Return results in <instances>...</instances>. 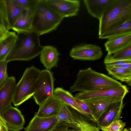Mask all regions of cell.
<instances>
[{
  "instance_id": "37",
  "label": "cell",
  "mask_w": 131,
  "mask_h": 131,
  "mask_svg": "<svg viewBox=\"0 0 131 131\" xmlns=\"http://www.w3.org/2000/svg\"><path fill=\"white\" fill-rule=\"evenodd\" d=\"M114 67L125 69H131V63H127L124 64L118 65Z\"/></svg>"
},
{
  "instance_id": "26",
  "label": "cell",
  "mask_w": 131,
  "mask_h": 131,
  "mask_svg": "<svg viewBox=\"0 0 131 131\" xmlns=\"http://www.w3.org/2000/svg\"><path fill=\"white\" fill-rule=\"evenodd\" d=\"M126 60H131V44L112 54H107L104 63Z\"/></svg>"
},
{
  "instance_id": "3",
  "label": "cell",
  "mask_w": 131,
  "mask_h": 131,
  "mask_svg": "<svg viewBox=\"0 0 131 131\" xmlns=\"http://www.w3.org/2000/svg\"><path fill=\"white\" fill-rule=\"evenodd\" d=\"M48 5L45 0H39L34 12L32 30L39 36L55 30L63 19Z\"/></svg>"
},
{
  "instance_id": "24",
  "label": "cell",
  "mask_w": 131,
  "mask_h": 131,
  "mask_svg": "<svg viewBox=\"0 0 131 131\" xmlns=\"http://www.w3.org/2000/svg\"><path fill=\"white\" fill-rule=\"evenodd\" d=\"M108 74L113 78L122 82H125L131 86V69L117 67H106Z\"/></svg>"
},
{
  "instance_id": "39",
  "label": "cell",
  "mask_w": 131,
  "mask_h": 131,
  "mask_svg": "<svg viewBox=\"0 0 131 131\" xmlns=\"http://www.w3.org/2000/svg\"></svg>"
},
{
  "instance_id": "31",
  "label": "cell",
  "mask_w": 131,
  "mask_h": 131,
  "mask_svg": "<svg viewBox=\"0 0 131 131\" xmlns=\"http://www.w3.org/2000/svg\"><path fill=\"white\" fill-rule=\"evenodd\" d=\"M8 63L6 60L0 61V87L8 77L7 72Z\"/></svg>"
},
{
  "instance_id": "11",
  "label": "cell",
  "mask_w": 131,
  "mask_h": 131,
  "mask_svg": "<svg viewBox=\"0 0 131 131\" xmlns=\"http://www.w3.org/2000/svg\"><path fill=\"white\" fill-rule=\"evenodd\" d=\"M123 100L111 104L100 116L96 122L100 129L101 127L107 126L119 119L124 105Z\"/></svg>"
},
{
  "instance_id": "25",
  "label": "cell",
  "mask_w": 131,
  "mask_h": 131,
  "mask_svg": "<svg viewBox=\"0 0 131 131\" xmlns=\"http://www.w3.org/2000/svg\"><path fill=\"white\" fill-rule=\"evenodd\" d=\"M131 32V19L99 36L100 39H108L125 34Z\"/></svg>"
},
{
  "instance_id": "21",
  "label": "cell",
  "mask_w": 131,
  "mask_h": 131,
  "mask_svg": "<svg viewBox=\"0 0 131 131\" xmlns=\"http://www.w3.org/2000/svg\"><path fill=\"white\" fill-rule=\"evenodd\" d=\"M16 38V32L9 31L5 37L0 40V61L6 60L14 46Z\"/></svg>"
},
{
  "instance_id": "34",
  "label": "cell",
  "mask_w": 131,
  "mask_h": 131,
  "mask_svg": "<svg viewBox=\"0 0 131 131\" xmlns=\"http://www.w3.org/2000/svg\"><path fill=\"white\" fill-rule=\"evenodd\" d=\"M0 131H9L6 123L0 114Z\"/></svg>"
},
{
  "instance_id": "7",
  "label": "cell",
  "mask_w": 131,
  "mask_h": 131,
  "mask_svg": "<svg viewBox=\"0 0 131 131\" xmlns=\"http://www.w3.org/2000/svg\"><path fill=\"white\" fill-rule=\"evenodd\" d=\"M126 86L122 85L115 87L103 89L87 92H80L75 96V98L81 100L117 97L124 98L128 92Z\"/></svg>"
},
{
  "instance_id": "33",
  "label": "cell",
  "mask_w": 131,
  "mask_h": 131,
  "mask_svg": "<svg viewBox=\"0 0 131 131\" xmlns=\"http://www.w3.org/2000/svg\"><path fill=\"white\" fill-rule=\"evenodd\" d=\"M104 63L106 67H110L127 63H131V60L115 61L106 62Z\"/></svg>"
},
{
  "instance_id": "10",
  "label": "cell",
  "mask_w": 131,
  "mask_h": 131,
  "mask_svg": "<svg viewBox=\"0 0 131 131\" xmlns=\"http://www.w3.org/2000/svg\"><path fill=\"white\" fill-rule=\"evenodd\" d=\"M9 131H19L24 128V116L20 111L12 105L5 109L1 114Z\"/></svg>"
},
{
  "instance_id": "15",
  "label": "cell",
  "mask_w": 131,
  "mask_h": 131,
  "mask_svg": "<svg viewBox=\"0 0 131 131\" xmlns=\"http://www.w3.org/2000/svg\"><path fill=\"white\" fill-rule=\"evenodd\" d=\"M53 96L63 103L77 111L87 120L96 123L93 118L82 110L76 101L75 97L69 92L58 87L54 89Z\"/></svg>"
},
{
  "instance_id": "29",
  "label": "cell",
  "mask_w": 131,
  "mask_h": 131,
  "mask_svg": "<svg viewBox=\"0 0 131 131\" xmlns=\"http://www.w3.org/2000/svg\"><path fill=\"white\" fill-rule=\"evenodd\" d=\"M13 1L23 9L34 12L39 0H13Z\"/></svg>"
},
{
  "instance_id": "23",
  "label": "cell",
  "mask_w": 131,
  "mask_h": 131,
  "mask_svg": "<svg viewBox=\"0 0 131 131\" xmlns=\"http://www.w3.org/2000/svg\"><path fill=\"white\" fill-rule=\"evenodd\" d=\"M73 113L76 122L67 126L73 128L69 129L68 131H100L97 126L89 122L84 117Z\"/></svg>"
},
{
  "instance_id": "16",
  "label": "cell",
  "mask_w": 131,
  "mask_h": 131,
  "mask_svg": "<svg viewBox=\"0 0 131 131\" xmlns=\"http://www.w3.org/2000/svg\"><path fill=\"white\" fill-rule=\"evenodd\" d=\"M124 98L112 97L82 100L90 107L93 117L96 122L101 115L112 103Z\"/></svg>"
},
{
  "instance_id": "36",
  "label": "cell",
  "mask_w": 131,
  "mask_h": 131,
  "mask_svg": "<svg viewBox=\"0 0 131 131\" xmlns=\"http://www.w3.org/2000/svg\"><path fill=\"white\" fill-rule=\"evenodd\" d=\"M69 129L68 127L65 126L58 127L51 131H68Z\"/></svg>"
},
{
  "instance_id": "9",
  "label": "cell",
  "mask_w": 131,
  "mask_h": 131,
  "mask_svg": "<svg viewBox=\"0 0 131 131\" xmlns=\"http://www.w3.org/2000/svg\"><path fill=\"white\" fill-rule=\"evenodd\" d=\"M50 7L63 18L77 16L80 1L77 0H45Z\"/></svg>"
},
{
  "instance_id": "6",
  "label": "cell",
  "mask_w": 131,
  "mask_h": 131,
  "mask_svg": "<svg viewBox=\"0 0 131 131\" xmlns=\"http://www.w3.org/2000/svg\"><path fill=\"white\" fill-rule=\"evenodd\" d=\"M54 82L53 74L50 70L46 69L41 70L32 96L37 105H40L53 95Z\"/></svg>"
},
{
  "instance_id": "32",
  "label": "cell",
  "mask_w": 131,
  "mask_h": 131,
  "mask_svg": "<svg viewBox=\"0 0 131 131\" xmlns=\"http://www.w3.org/2000/svg\"><path fill=\"white\" fill-rule=\"evenodd\" d=\"M75 98L77 102L82 110L94 119L91 110L88 105L83 101Z\"/></svg>"
},
{
  "instance_id": "28",
  "label": "cell",
  "mask_w": 131,
  "mask_h": 131,
  "mask_svg": "<svg viewBox=\"0 0 131 131\" xmlns=\"http://www.w3.org/2000/svg\"><path fill=\"white\" fill-rule=\"evenodd\" d=\"M0 25L9 31L7 16L6 0H0Z\"/></svg>"
},
{
  "instance_id": "27",
  "label": "cell",
  "mask_w": 131,
  "mask_h": 131,
  "mask_svg": "<svg viewBox=\"0 0 131 131\" xmlns=\"http://www.w3.org/2000/svg\"><path fill=\"white\" fill-rule=\"evenodd\" d=\"M57 116L60 123L59 126H67L76 122L73 113L70 110L68 106L63 103Z\"/></svg>"
},
{
  "instance_id": "17",
  "label": "cell",
  "mask_w": 131,
  "mask_h": 131,
  "mask_svg": "<svg viewBox=\"0 0 131 131\" xmlns=\"http://www.w3.org/2000/svg\"><path fill=\"white\" fill-rule=\"evenodd\" d=\"M63 104L53 95L39 106V110L35 115L41 117L57 116Z\"/></svg>"
},
{
  "instance_id": "18",
  "label": "cell",
  "mask_w": 131,
  "mask_h": 131,
  "mask_svg": "<svg viewBox=\"0 0 131 131\" xmlns=\"http://www.w3.org/2000/svg\"><path fill=\"white\" fill-rule=\"evenodd\" d=\"M40 55V61L46 69L50 71L57 66L60 54L56 48L51 46H43Z\"/></svg>"
},
{
  "instance_id": "38",
  "label": "cell",
  "mask_w": 131,
  "mask_h": 131,
  "mask_svg": "<svg viewBox=\"0 0 131 131\" xmlns=\"http://www.w3.org/2000/svg\"><path fill=\"white\" fill-rule=\"evenodd\" d=\"M122 131H131V128H130V129H128L127 128H125L122 130Z\"/></svg>"
},
{
  "instance_id": "20",
  "label": "cell",
  "mask_w": 131,
  "mask_h": 131,
  "mask_svg": "<svg viewBox=\"0 0 131 131\" xmlns=\"http://www.w3.org/2000/svg\"><path fill=\"white\" fill-rule=\"evenodd\" d=\"M34 12L30 10L23 9L11 29L17 33L31 30Z\"/></svg>"
},
{
  "instance_id": "22",
  "label": "cell",
  "mask_w": 131,
  "mask_h": 131,
  "mask_svg": "<svg viewBox=\"0 0 131 131\" xmlns=\"http://www.w3.org/2000/svg\"><path fill=\"white\" fill-rule=\"evenodd\" d=\"M7 16L9 30L22 13L23 9L18 6L13 0H6Z\"/></svg>"
},
{
  "instance_id": "1",
  "label": "cell",
  "mask_w": 131,
  "mask_h": 131,
  "mask_svg": "<svg viewBox=\"0 0 131 131\" xmlns=\"http://www.w3.org/2000/svg\"><path fill=\"white\" fill-rule=\"evenodd\" d=\"M122 85L114 79L90 67L79 71L76 80L70 90L72 92H90L118 87Z\"/></svg>"
},
{
  "instance_id": "5",
  "label": "cell",
  "mask_w": 131,
  "mask_h": 131,
  "mask_svg": "<svg viewBox=\"0 0 131 131\" xmlns=\"http://www.w3.org/2000/svg\"><path fill=\"white\" fill-rule=\"evenodd\" d=\"M41 70L34 66L27 68L16 84L12 102L18 106L32 96Z\"/></svg>"
},
{
  "instance_id": "12",
  "label": "cell",
  "mask_w": 131,
  "mask_h": 131,
  "mask_svg": "<svg viewBox=\"0 0 131 131\" xmlns=\"http://www.w3.org/2000/svg\"><path fill=\"white\" fill-rule=\"evenodd\" d=\"M60 124L57 116L41 117L35 115L24 131H51Z\"/></svg>"
},
{
  "instance_id": "35",
  "label": "cell",
  "mask_w": 131,
  "mask_h": 131,
  "mask_svg": "<svg viewBox=\"0 0 131 131\" xmlns=\"http://www.w3.org/2000/svg\"><path fill=\"white\" fill-rule=\"evenodd\" d=\"M9 31L0 25V40L5 37Z\"/></svg>"
},
{
  "instance_id": "30",
  "label": "cell",
  "mask_w": 131,
  "mask_h": 131,
  "mask_svg": "<svg viewBox=\"0 0 131 131\" xmlns=\"http://www.w3.org/2000/svg\"><path fill=\"white\" fill-rule=\"evenodd\" d=\"M126 125V123L121 119L114 121L107 126L100 128L102 131H122Z\"/></svg>"
},
{
  "instance_id": "4",
  "label": "cell",
  "mask_w": 131,
  "mask_h": 131,
  "mask_svg": "<svg viewBox=\"0 0 131 131\" xmlns=\"http://www.w3.org/2000/svg\"><path fill=\"white\" fill-rule=\"evenodd\" d=\"M131 19V0H118L99 20V36Z\"/></svg>"
},
{
  "instance_id": "19",
  "label": "cell",
  "mask_w": 131,
  "mask_h": 131,
  "mask_svg": "<svg viewBox=\"0 0 131 131\" xmlns=\"http://www.w3.org/2000/svg\"><path fill=\"white\" fill-rule=\"evenodd\" d=\"M131 44V32L108 39L104 44L107 54H112Z\"/></svg>"
},
{
  "instance_id": "8",
  "label": "cell",
  "mask_w": 131,
  "mask_h": 131,
  "mask_svg": "<svg viewBox=\"0 0 131 131\" xmlns=\"http://www.w3.org/2000/svg\"><path fill=\"white\" fill-rule=\"evenodd\" d=\"M101 48L92 44H84L73 47L70 53V56L74 60L94 61L102 57Z\"/></svg>"
},
{
  "instance_id": "13",
  "label": "cell",
  "mask_w": 131,
  "mask_h": 131,
  "mask_svg": "<svg viewBox=\"0 0 131 131\" xmlns=\"http://www.w3.org/2000/svg\"><path fill=\"white\" fill-rule=\"evenodd\" d=\"M16 85L15 77L12 76L8 77L0 87V114L12 105Z\"/></svg>"
},
{
  "instance_id": "2",
  "label": "cell",
  "mask_w": 131,
  "mask_h": 131,
  "mask_svg": "<svg viewBox=\"0 0 131 131\" xmlns=\"http://www.w3.org/2000/svg\"><path fill=\"white\" fill-rule=\"evenodd\" d=\"M39 36L32 30L17 33L14 46L6 60L8 62L15 60L29 61L39 56L43 48Z\"/></svg>"
},
{
  "instance_id": "14",
  "label": "cell",
  "mask_w": 131,
  "mask_h": 131,
  "mask_svg": "<svg viewBox=\"0 0 131 131\" xmlns=\"http://www.w3.org/2000/svg\"><path fill=\"white\" fill-rule=\"evenodd\" d=\"M118 0H84L88 13L99 19L110 9Z\"/></svg>"
}]
</instances>
